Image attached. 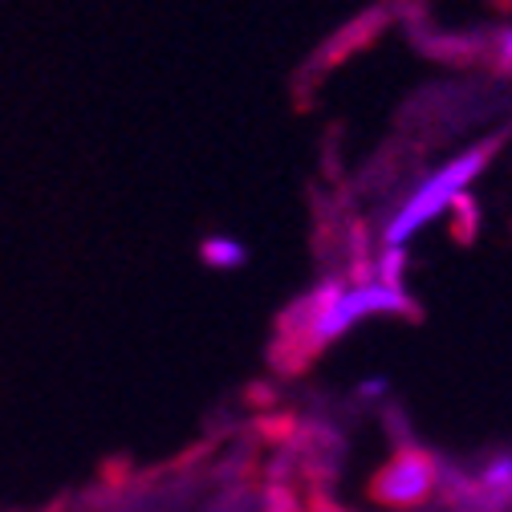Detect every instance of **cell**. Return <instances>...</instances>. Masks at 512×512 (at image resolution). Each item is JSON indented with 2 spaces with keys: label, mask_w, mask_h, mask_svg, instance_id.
Masks as SVG:
<instances>
[{
  "label": "cell",
  "mask_w": 512,
  "mask_h": 512,
  "mask_svg": "<svg viewBox=\"0 0 512 512\" xmlns=\"http://www.w3.org/2000/svg\"><path fill=\"white\" fill-rule=\"evenodd\" d=\"M378 313H411V301H407L403 285H382V281L342 285V281H326V285H317L309 297H301L285 313L281 338L293 342V366H301L317 350H326L330 342H338L346 330H354L362 317H378Z\"/></svg>",
  "instance_id": "1"
},
{
  "label": "cell",
  "mask_w": 512,
  "mask_h": 512,
  "mask_svg": "<svg viewBox=\"0 0 512 512\" xmlns=\"http://www.w3.org/2000/svg\"><path fill=\"white\" fill-rule=\"evenodd\" d=\"M488 159H492V147H472V151L456 155L452 163H443L435 175H427V179L411 191V196L403 200V208L391 216L387 232H382L387 248H403V240H407L411 232H419L423 224H431L443 208L460 204V200H464V191H468V183L484 171Z\"/></svg>",
  "instance_id": "2"
},
{
  "label": "cell",
  "mask_w": 512,
  "mask_h": 512,
  "mask_svg": "<svg viewBox=\"0 0 512 512\" xmlns=\"http://www.w3.org/2000/svg\"><path fill=\"white\" fill-rule=\"evenodd\" d=\"M435 484H439L435 460L419 452V447H403L370 480V500L382 508H419L423 500H431Z\"/></svg>",
  "instance_id": "3"
},
{
  "label": "cell",
  "mask_w": 512,
  "mask_h": 512,
  "mask_svg": "<svg viewBox=\"0 0 512 512\" xmlns=\"http://www.w3.org/2000/svg\"><path fill=\"white\" fill-rule=\"evenodd\" d=\"M480 484H484L488 492H500V496H512V456H500V460H492V464L484 468V476H480Z\"/></svg>",
  "instance_id": "4"
},
{
  "label": "cell",
  "mask_w": 512,
  "mask_h": 512,
  "mask_svg": "<svg viewBox=\"0 0 512 512\" xmlns=\"http://www.w3.org/2000/svg\"><path fill=\"white\" fill-rule=\"evenodd\" d=\"M403 261H407V256H403V248H387V252H382V285H399L403 281Z\"/></svg>",
  "instance_id": "5"
},
{
  "label": "cell",
  "mask_w": 512,
  "mask_h": 512,
  "mask_svg": "<svg viewBox=\"0 0 512 512\" xmlns=\"http://www.w3.org/2000/svg\"><path fill=\"white\" fill-rule=\"evenodd\" d=\"M204 256H208V261L220 269V261H244V252L236 248V244H208L204 248Z\"/></svg>",
  "instance_id": "6"
},
{
  "label": "cell",
  "mask_w": 512,
  "mask_h": 512,
  "mask_svg": "<svg viewBox=\"0 0 512 512\" xmlns=\"http://www.w3.org/2000/svg\"><path fill=\"white\" fill-rule=\"evenodd\" d=\"M382 391H387V382H382V378H370V382H362V387H358L362 399H378Z\"/></svg>",
  "instance_id": "7"
},
{
  "label": "cell",
  "mask_w": 512,
  "mask_h": 512,
  "mask_svg": "<svg viewBox=\"0 0 512 512\" xmlns=\"http://www.w3.org/2000/svg\"><path fill=\"white\" fill-rule=\"evenodd\" d=\"M500 61L512 70V33H504V37H500Z\"/></svg>",
  "instance_id": "8"
},
{
  "label": "cell",
  "mask_w": 512,
  "mask_h": 512,
  "mask_svg": "<svg viewBox=\"0 0 512 512\" xmlns=\"http://www.w3.org/2000/svg\"><path fill=\"white\" fill-rule=\"evenodd\" d=\"M317 512H346V508H317Z\"/></svg>",
  "instance_id": "9"
}]
</instances>
